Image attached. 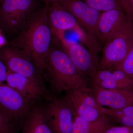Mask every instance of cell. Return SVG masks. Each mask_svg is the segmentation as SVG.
Wrapping results in <instances>:
<instances>
[{"label":"cell","mask_w":133,"mask_h":133,"mask_svg":"<svg viewBox=\"0 0 133 133\" xmlns=\"http://www.w3.org/2000/svg\"><path fill=\"white\" fill-rule=\"evenodd\" d=\"M53 35L45 5L31 15L10 44L29 56L43 71L45 69Z\"/></svg>","instance_id":"6da1fadb"},{"label":"cell","mask_w":133,"mask_h":133,"mask_svg":"<svg viewBox=\"0 0 133 133\" xmlns=\"http://www.w3.org/2000/svg\"><path fill=\"white\" fill-rule=\"evenodd\" d=\"M44 70L54 94L72 90L89 92L90 91L85 78L66 53L59 48L51 46L46 58Z\"/></svg>","instance_id":"7a4b0ae2"},{"label":"cell","mask_w":133,"mask_h":133,"mask_svg":"<svg viewBox=\"0 0 133 133\" xmlns=\"http://www.w3.org/2000/svg\"><path fill=\"white\" fill-rule=\"evenodd\" d=\"M41 0H3L0 4V30L9 35L18 33L34 12L41 7Z\"/></svg>","instance_id":"3957f363"},{"label":"cell","mask_w":133,"mask_h":133,"mask_svg":"<svg viewBox=\"0 0 133 133\" xmlns=\"http://www.w3.org/2000/svg\"><path fill=\"white\" fill-rule=\"evenodd\" d=\"M53 35L81 74L91 79L99 70L97 55L81 44L66 39L64 33L58 32Z\"/></svg>","instance_id":"277c9868"},{"label":"cell","mask_w":133,"mask_h":133,"mask_svg":"<svg viewBox=\"0 0 133 133\" xmlns=\"http://www.w3.org/2000/svg\"><path fill=\"white\" fill-rule=\"evenodd\" d=\"M35 102L3 83H0V114L16 124L25 120Z\"/></svg>","instance_id":"5b68a950"},{"label":"cell","mask_w":133,"mask_h":133,"mask_svg":"<svg viewBox=\"0 0 133 133\" xmlns=\"http://www.w3.org/2000/svg\"><path fill=\"white\" fill-rule=\"evenodd\" d=\"M0 59L8 70L44 86L40 70L33 59L21 50L10 44L0 49Z\"/></svg>","instance_id":"8992f818"},{"label":"cell","mask_w":133,"mask_h":133,"mask_svg":"<svg viewBox=\"0 0 133 133\" xmlns=\"http://www.w3.org/2000/svg\"><path fill=\"white\" fill-rule=\"evenodd\" d=\"M133 42V28L107 41L99 62V70H112L121 64Z\"/></svg>","instance_id":"52a82bcc"},{"label":"cell","mask_w":133,"mask_h":133,"mask_svg":"<svg viewBox=\"0 0 133 133\" xmlns=\"http://www.w3.org/2000/svg\"><path fill=\"white\" fill-rule=\"evenodd\" d=\"M62 99L68 105L74 116L87 121H95L105 115L104 107L90 92L80 90L69 91L65 92Z\"/></svg>","instance_id":"ba28073f"},{"label":"cell","mask_w":133,"mask_h":133,"mask_svg":"<svg viewBox=\"0 0 133 133\" xmlns=\"http://www.w3.org/2000/svg\"><path fill=\"white\" fill-rule=\"evenodd\" d=\"M46 100L44 113L53 133H71L74 115L69 106L53 96Z\"/></svg>","instance_id":"9c48e42d"},{"label":"cell","mask_w":133,"mask_h":133,"mask_svg":"<svg viewBox=\"0 0 133 133\" xmlns=\"http://www.w3.org/2000/svg\"><path fill=\"white\" fill-rule=\"evenodd\" d=\"M133 28V22L128 19L122 9L101 12L98 29L101 41L105 42L120 35Z\"/></svg>","instance_id":"30bf717a"},{"label":"cell","mask_w":133,"mask_h":133,"mask_svg":"<svg viewBox=\"0 0 133 133\" xmlns=\"http://www.w3.org/2000/svg\"><path fill=\"white\" fill-rule=\"evenodd\" d=\"M59 3L74 16L79 24L100 42L101 41L98 29L101 12L91 8L82 0H62Z\"/></svg>","instance_id":"8fae6325"},{"label":"cell","mask_w":133,"mask_h":133,"mask_svg":"<svg viewBox=\"0 0 133 133\" xmlns=\"http://www.w3.org/2000/svg\"><path fill=\"white\" fill-rule=\"evenodd\" d=\"M6 81L10 87L35 103L42 98L47 99L52 96L44 86L9 70Z\"/></svg>","instance_id":"7c38bea8"},{"label":"cell","mask_w":133,"mask_h":133,"mask_svg":"<svg viewBox=\"0 0 133 133\" xmlns=\"http://www.w3.org/2000/svg\"><path fill=\"white\" fill-rule=\"evenodd\" d=\"M89 92L104 107L120 109L133 105V90H107L92 87Z\"/></svg>","instance_id":"4fadbf2b"},{"label":"cell","mask_w":133,"mask_h":133,"mask_svg":"<svg viewBox=\"0 0 133 133\" xmlns=\"http://www.w3.org/2000/svg\"><path fill=\"white\" fill-rule=\"evenodd\" d=\"M48 8L50 26L53 35L73 30L79 24L74 16L60 5L59 2L46 5Z\"/></svg>","instance_id":"5bb4252c"},{"label":"cell","mask_w":133,"mask_h":133,"mask_svg":"<svg viewBox=\"0 0 133 133\" xmlns=\"http://www.w3.org/2000/svg\"><path fill=\"white\" fill-rule=\"evenodd\" d=\"M22 133H53L45 118L43 107H33L24 120Z\"/></svg>","instance_id":"9a60e30c"},{"label":"cell","mask_w":133,"mask_h":133,"mask_svg":"<svg viewBox=\"0 0 133 133\" xmlns=\"http://www.w3.org/2000/svg\"><path fill=\"white\" fill-rule=\"evenodd\" d=\"M111 118L104 115L97 120L88 121L79 116H74L71 133H103L111 126Z\"/></svg>","instance_id":"2e32d148"},{"label":"cell","mask_w":133,"mask_h":133,"mask_svg":"<svg viewBox=\"0 0 133 133\" xmlns=\"http://www.w3.org/2000/svg\"><path fill=\"white\" fill-rule=\"evenodd\" d=\"M72 31L76 33L81 44L93 54L97 55L102 50L100 43L97 38L89 33L81 24H79Z\"/></svg>","instance_id":"e0dca14e"},{"label":"cell","mask_w":133,"mask_h":133,"mask_svg":"<svg viewBox=\"0 0 133 133\" xmlns=\"http://www.w3.org/2000/svg\"><path fill=\"white\" fill-rule=\"evenodd\" d=\"M103 112L122 125L133 127V105L120 109L104 107Z\"/></svg>","instance_id":"ac0fdd59"},{"label":"cell","mask_w":133,"mask_h":133,"mask_svg":"<svg viewBox=\"0 0 133 133\" xmlns=\"http://www.w3.org/2000/svg\"><path fill=\"white\" fill-rule=\"evenodd\" d=\"M88 6L101 12L122 9L120 0H82Z\"/></svg>","instance_id":"d6986e66"},{"label":"cell","mask_w":133,"mask_h":133,"mask_svg":"<svg viewBox=\"0 0 133 133\" xmlns=\"http://www.w3.org/2000/svg\"><path fill=\"white\" fill-rule=\"evenodd\" d=\"M115 68L121 69L133 78V42L124 61L121 64Z\"/></svg>","instance_id":"ffe728a7"},{"label":"cell","mask_w":133,"mask_h":133,"mask_svg":"<svg viewBox=\"0 0 133 133\" xmlns=\"http://www.w3.org/2000/svg\"><path fill=\"white\" fill-rule=\"evenodd\" d=\"M0 133H17V125L0 114Z\"/></svg>","instance_id":"44dd1931"},{"label":"cell","mask_w":133,"mask_h":133,"mask_svg":"<svg viewBox=\"0 0 133 133\" xmlns=\"http://www.w3.org/2000/svg\"><path fill=\"white\" fill-rule=\"evenodd\" d=\"M120 1L128 19L133 22V0H120Z\"/></svg>","instance_id":"7402d4cb"},{"label":"cell","mask_w":133,"mask_h":133,"mask_svg":"<svg viewBox=\"0 0 133 133\" xmlns=\"http://www.w3.org/2000/svg\"><path fill=\"white\" fill-rule=\"evenodd\" d=\"M103 133H133V127L126 126H111Z\"/></svg>","instance_id":"603a6c76"},{"label":"cell","mask_w":133,"mask_h":133,"mask_svg":"<svg viewBox=\"0 0 133 133\" xmlns=\"http://www.w3.org/2000/svg\"><path fill=\"white\" fill-rule=\"evenodd\" d=\"M8 69L2 61L0 59V83L6 81L7 77Z\"/></svg>","instance_id":"cb8c5ba5"},{"label":"cell","mask_w":133,"mask_h":133,"mask_svg":"<svg viewBox=\"0 0 133 133\" xmlns=\"http://www.w3.org/2000/svg\"><path fill=\"white\" fill-rule=\"evenodd\" d=\"M2 32V31L0 30V47L1 46L3 47L5 45L6 42V39L1 34Z\"/></svg>","instance_id":"d4e9b609"},{"label":"cell","mask_w":133,"mask_h":133,"mask_svg":"<svg viewBox=\"0 0 133 133\" xmlns=\"http://www.w3.org/2000/svg\"><path fill=\"white\" fill-rule=\"evenodd\" d=\"M45 5H49L52 3L55 2H59L62 0H41Z\"/></svg>","instance_id":"484cf974"},{"label":"cell","mask_w":133,"mask_h":133,"mask_svg":"<svg viewBox=\"0 0 133 133\" xmlns=\"http://www.w3.org/2000/svg\"><path fill=\"white\" fill-rule=\"evenodd\" d=\"M3 1V0H0V4Z\"/></svg>","instance_id":"4316f807"}]
</instances>
